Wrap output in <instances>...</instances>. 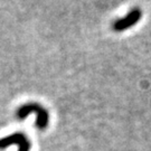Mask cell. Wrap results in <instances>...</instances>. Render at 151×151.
Here are the masks:
<instances>
[{"mask_svg": "<svg viewBox=\"0 0 151 151\" xmlns=\"http://www.w3.org/2000/svg\"><path fill=\"white\" fill-rule=\"evenodd\" d=\"M36 113L37 119H36V127L39 130H45L47 128L49 122V115L47 110L44 108L43 105L38 104V103H26L22 105L20 108H18L16 111V118L19 120L26 119L30 113Z\"/></svg>", "mask_w": 151, "mask_h": 151, "instance_id": "1", "label": "cell"}, {"mask_svg": "<svg viewBox=\"0 0 151 151\" xmlns=\"http://www.w3.org/2000/svg\"><path fill=\"white\" fill-rule=\"evenodd\" d=\"M12 145H15L19 148L18 151H29V149H30L29 140L22 132H15L8 137L0 139V149H6Z\"/></svg>", "mask_w": 151, "mask_h": 151, "instance_id": "2", "label": "cell"}, {"mask_svg": "<svg viewBox=\"0 0 151 151\" xmlns=\"http://www.w3.org/2000/svg\"><path fill=\"white\" fill-rule=\"evenodd\" d=\"M142 12L139 8H134L130 11L129 14L123 18H120L119 20L113 24V30L115 32H123L125 29L130 28L131 26L135 25L137 22L140 20Z\"/></svg>", "mask_w": 151, "mask_h": 151, "instance_id": "3", "label": "cell"}]
</instances>
